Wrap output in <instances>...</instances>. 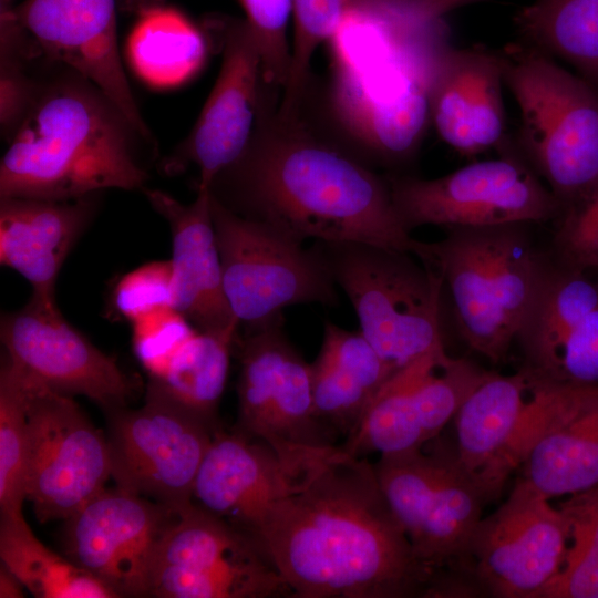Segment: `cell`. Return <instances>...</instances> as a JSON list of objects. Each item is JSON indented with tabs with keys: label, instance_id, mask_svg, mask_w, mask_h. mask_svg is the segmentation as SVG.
Segmentation results:
<instances>
[{
	"label": "cell",
	"instance_id": "6da1fadb",
	"mask_svg": "<svg viewBox=\"0 0 598 598\" xmlns=\"http://www.w3.org/2000/svg\"><path fill=\"white\" fill-rule=\"evenodd\" d=\"M255 537L296 598L425 597L417 559L374 464L333 445L275 504Z\"/></svg>",
	"mask_w": 598,
	"mask_h": 598
},
{
	"label": "cell",
	"instance_id": "7a4b0ae2",
	"mask_svg": "<svg viewBox=\"0 0 598 598\" xmlns=\"http://www.w3.org/2000/svg\"><path fill=\"white\" fill-rule=\"evenodd\" d=\"M265 112L240 157L213 181L225 207L303 244L358 241L413 252L385 177L315 137L298 116Z\"/></svg>",
	"mask_w": 598,
	"mask_h": 598
},
{
	"label": "cell",
	"instance_id": "3957f363",
	"mask_svg": "<svg viewBox=\"0 0 598 598\" xmlns=\"http://www.w3.org/2000/svg\"><path fill=\"white\" fill-rule=\"evenodd\" d=\"M328 43L340 126L378 163L410 162L431 121L436 68L452 47L444 17L423 0H347Z\"/></svg>",
	"mask_w": 598,
	"mask_h": 598
},
{
	"label": "cell",
	"instance_id": "277c9868",
	"mask_svg": "<svg viewBox=\"0 0 598 598\" xmlns=\"http://www.w3.org/2000/svg\"><path fill=\"white\" fill-rule=\"evenodd\" d=\"M155 150L100 86L45 58L37 97L0 162V198L143 192Z\"/></svg>",
	"mask_w": 598,
	"mask_h": 598
},
{
	"label": "cell",
	"instance_id": "5b68a950",
	"mask_svg": "<svg viewBox=\"0 0 598 598\" xmlns=\"http://www.w3.org/2000/svg\"><path fill=\"white\" fill-rule=\"evenodd\" d=\"M529 225L445 227L443 239L417 240L412 252L441 276L463 340L495 364L515 341L545 257Z\"/></svg>",
	"mask_w": 598,
	"mask_h": 598
},
{
	"label": "cell",
	"instance_id": "8992f818",
	"mask_svg": "<svg viewBox=\"0 0 598 598\" xmlns=\"http://www.w3.org/2000/svg\"><path fill=\"white\" fill-rule=\"evenodd\" d=\"M520 154L561 206L598 179V89L520 41L502 49Z\"/></svg>",
	"mask_w": 598,
	"mask_h": 598
},
{
	"label": "cell",
	"instance_id": "52a82bcc",
	"mask_svg": "<svg viewBox=\"0 0 598 598\" xmlns=\"http://www.w3.org/2000/svg\"><path fill=\"white\" fill-rule=\"evenodd\" d=\"M349 298L360 332L393 372L444 348L439 272L408 251L358 241L312 245Z\"/></svg>",
	"mask_w": 598,
	"mask_h": 598
},
{
	"label": "cell",
	"instance_id": "ba28073f",
	"mask_svg": "<svg viewBox=\"0 0 598 598\" xmlns=\"http://www.w3.org/2000/svg\"><path fill=\"white\" fill-rule=\"evenodd\" d=\"M374 468L386 502L432 577L443 571L470 575L467 550L486 501L461 465L455 445L439 435L419 450L380 456Z\"/></svg>",
	"mask_w": 598,
	"mask_h": 598
},
{
	"label": "cell",
	"instance_id": "9c48e42d",
	"mask_svg": "<svg viewBox=\"0 0 598 598\" xmlns=\"http://www.w3.org/2000/svg\"><path fill=\"white\" fill-rule=\"evenodd\" d=\"M234 348L240 364L235 431L266 443L300 468L334 445L315 411L310 364L289 342L282 315L239 326Z\"/></svg>",
	"mask_w": 598,
	"mask_h": 598
},
{
	"label": "cell",
	"instance_id": "30bf717a",
	"mask_svg": "<svg viewBox=\"0 0 598 598\" xmlns=\"http://www.w3.org/2000/svg\"><path fill=\"white\" fill-rule=\"evenodd\" d=\"M292 597L259 540L197 503L174 509L153 559L150 597Z\"/></svg>",
	"mask_w": 598,
	"mask_h": 598
},
{
	"label": "cell",
	"instance_id": "8fae6325",
	"mask_svg": "<svg viewBox=\"0 0 598 598\" xmlns=\"http://www.w3.org/2000/svg\"><path fill=\"white\" fill-rule=\"evenodd\" d=\"M228 303L239 326H255L298 303L338 305L337 285L318 250L245 218L210 194Z\"/></svg>",
	"mask_w": 598,
	"mask_h": 598
},
{
	"label": "cell",
	"instance_id": "7c38bea8",
	"mask_svg": "<svg viewBox=\"0 0 598 598\" xmlns=\"http://www.w3.org/2000/svg\"><path fill=\"white\" fill-rule=\"evenodd\" d=\"M501 152L437 178L385 176L404 228L554 221L560 212L555 195L508 143Z\"/></svg>",
	"mask_w": 598,
	"mask_h": 598
},
{
	"label": "cell",
	"instance_id": "4fadbf2b",
	"mask_svg": "<svg viewBox=\"0 0 598 598\" xmlns=\"http://www.w3.org/2000/svg\"><path fill=\"white\" fill-rule=\"evenodd\" d=\"M106 413L116 486L173 509L190 504L216 425L151 379L141 408L125 405Z\"/></svg>",
	"mask_w": 598,
	"mask_h": 598
},
{
	"label": "cell",
	"instance_id": "5bb4252c",
	"mask_svg": "<svg viewBox=\"0 0 598 598\" xmlns=\"http://www.w3.org/2000/svg\"><path fill=\"white\" fill-rule=\"evenodd\" d=\"M20 371L29 430L27 501L40 523L65 520L105 488L111 477L107 439L72 396Z\"/></svg>",
	"mask_w": 598,
	"mask_h": 598
},
{
	"label": "cell",
	"instance_id": "9a60e30c",
	"mask_svg": "<svg viewBox=\"0 0 598 598\" xmlns=\"http://www.w3.org/2000/svg\"><path fill=\"white\" fill-rule=\"evenodd\" d=\"M568 543L560 508L517 478L507 499L477 524L468 570L482 596L542 598L564 565Z\"/></svg>",
	"mask_w": 598,
	"mask_h": 598
},
{
	"label": "cell",
	"instance_id": "2e32d148",
	"mask_svg": "<svg viewBox=\"0 0 598 598\" xmlns=\"http://www.w3.org/2000/svg\"><path fill=\"white\" fill-rule=\"evenodd\" d=\"M486 370L434 350L395 371L373 396L340 448L352 456L391 455L439 436Z\"/></svg>",
	"mask_w": 598,
	"mask_h": 598
},
{
	"label": "cell",
	"instance_id": "e0dca14e",
	"mask_svg": "<svg viewBox=\"0 0 598 598\" xmlns=\"http://www.w3.org/2000/svg\"><path fill=\"white\" fill-rule=\"evenodd\" d=\"M206 25L220 43V70L192 131L161 163L171 175L194 166L197 190L209 188L246 150L264 86L259 48L245 19L215 17Z\"/></svg>",
	"mask_w": 598,
	"mask_h": 598
},
{
	"label": "cell",
	"instance_id": "ac0fdd59",
	"mask_svg": "<svg viewBox=\"0 0 598 598\" xmlns=\"http://www.w3.org/2000/svg\"><path fill=\"white\" fill-rule=\"evenodd\" d=\"M556 386L525 367L508 375L487 371L460 406L453 417L457 458L486 503L518 468Z\"/></svg>",
	"mask_w": 598,
	"mask_h": 598
},
{
	"label": "cell",
	"instance_id": "d6986e66",
	"mask_svg": "<svg viewBox=\"0 0 598 598\" xmlns=\"http://www.w3.org/2000/svg\"><path fill=\"white\" fill-rule=\"evenodd\" d=\"M515 341L544 381L598 386V281L545 255Z\"/></svg>",
	"mask_w": 598,
	"mask_h": 598
},
{
	"label": "cell",
	"instance_id": "ffe728a7",
	"mask_svg": "<svg viewBox=\"0 0 598 598\" xmlns=\"http://www.w3.org/2000/svg\"><path fill=\"white\" fill-rule=\"evenodd\" d=\"M6 355L28 377L65 395H84L105 411L125 406L136 385L116 360L72 327L55 301L34 297L1 317Z\"/></svg>",
	"mask_w": 598,
	"mask_h": 598
},
{
	"label": "cell",
	"instance_id": "44dd1931",
	"mask_svg": "<svg viewBox=\"0 0 598 598\" xmlns=\"http://www.w3.org/2000/svg\"><path fill=\"white\" fill-rule=\"evenodd\" d=\"M174 509L104 488L65 519L66 557L117 597H150L153 559Z\"/></svg>",
	"mask_w": 598,
	"mask_h": 598
},
{
	"label": "cell",
	"instance_id": "7402d4cb",
	"mask_svg": "<svg viewBox=\"0 0 598 598\" xmlns=\"http://www.w3.org/2000/svg\"><path fill=\"white\" fill-rule=\"evenodd\" d=\"M12 13L47 59L94 82L143 133L152 135L121 61L116 0H24Z\"/></svg>",
	"mask_w": 598,
	"mask_h": 598
},
{
	"label": "cell",
	"instance_id": "603a6c76",
	"mask_svg": "<svg viewBox=\"0 0 598 598\" xmlns=\"http://www.w3.org/2000/svg\"><path fill=\"white\" fill-rule=\"evenodd\" d=\"M503 84L502 49L450 47L430 91L431 122L441 140L467 157L502 150L508 143Z\"/></svg>",
	"mask_w": 598,
	"mask_h": 598
},
{
	"label": "cell",
	"instance_id": "cb8c5ba5",
	"mask_svg": "<svg viewBox=\"0 0 598 598\" xmlns=\"http://www.w3.org/2000/svg\"><path fill=\"white\" fill-rule=\"evenodd\" d=\"M307 468L283 462L261 441L217 431L198 470L193 499L255 536L270 508L295 489Z\"/></svg>",
	"mask_w": 598,
	"mask_h": 598
},
{
	"label": "cell",
	"instance_id": "d4e9b609",
	"mask_svg": "<svg viewBox=\"0 0 598 598\" xmlns=\"http://www.w3.org/2000/svg\"><path fill=\"white\" fill-rule=\"evenodd\" d=\"M143 193L169 226L174 308L198 331L239 328L225 295L209 188L198 189L190 204L159 189Z\"/></svg>",
	"mask_w": 598,
	"mask_h": 598
},
{
	"label": "cell",
	"instance_id": "484cf974",
	"mask_svg": "<svg viewBox=\"0 0 598 598\" xmlns=\"http://www.w3.org/2000/svg\"><path fill=\"white\" fill-rule=\"evenodd\" d=\"M518 468L549 499L598 485V386L556 388Z\"/></svg>",
	"mask_w": 598,
	"mask_h": 598
},
{
	"label": "cell",
	"instance_id": "4316f807",
	"mask_svg": "<svg viewBox=\"0 0 598 598\" xmlns=\"http://www.w3.org/2000/svg\"><path fill=\"white\" fill-rule=\"evenodd\" d=\"M99 194L68 200L0 198V262L31 286V297L55 301L68 255L92 221Z\"/></svg>",
	"mask_w": 598,
	"mask_h": 598
},
{
	"label": "cell",
	"instance_id": "83f0119b",
	"mask_svg": "<svg viewBox=\"0 0 598 598\" xmlns=\"http://www.w3.org/2000/svg\"><path fill=\"white\" fill-rule=\"evenodd\" d=\"M310 372L317 417L331 432L346 436L394 373L360 330L349 331L329 321Z\"/></svg>",
	"mask_w": 598,
	"mask_h": 598
},
{
	"label": "cell",
	"instance_id": "f1b7e54d",
	"mask_svg": "<svg viewBox=\"0 0 598 598\" xmlns=\"http://www.w3.org/2000/svg\"><path fill=\"white\" fill-rule=\"evenodd\" d=\"M515 24L520 42L571 65L598 89V0H534Z\"/></svg>",
	"mask_w": 598,
	"mask_h": 598
},
{
	"label": "cell",
	"instance_id": "f546056e",
	"mask_svg": "<svg viewBox=\"0 0 598 598\" xmlns=\"http://www.w3.org/2000/svg\"><path fill=\"white\" fill-rule=\"evenodd\" d=\"M0 558L38 598H116L97 578L33 534L24 517H0Z\"/></svg>",
	"mask_w": 598,
	"mask_h": 598
},
{
	"label": "cell",
	"instance_id": "4dcf8cb0",
	"mask_svg": "<svg viewBox=\"0 0 598 598\" xmlns=\"http://www.w3.org/2000/svg\"><path fill=\"white\" fill-rule=\"evenodd\" d=\"M207 38L183 13L163 6L140 14L130 42L133 61L156 84L179 83L202 66Z\"/></svg>",
	"mask_w": 598,
	"mask_h": 598
},
{
	"label": "cell",
	"instance_id": "1f68e13d",
	"mask_svg": "<svg viewBox=\"0 0 598 598\" xmlns=\"http://www.w3.org/2000/svg\"><path fill=\"white\" fill-rule=\"evenodd\" d=\"M237 329L197 331L161 378H150L174 399L215 424Z\"/></svg>",
	"mask_w": 598,
	"mask_h": 598
},
{
	"label": "cell",
	"instance_id": "d6a6232c",
	"mask_svg": "<svg viewBox=\"0 0 598 598\" xmlns=\"http://www.w3.org/2000/svg\"><path fill=\"white\" fill-rule=\"evenodd\" d=\"M28 450L24 378L4 354L0 370V517H23Z\"/></svg>",
	"mask_w": 598,
	"mask_h": 598
},
{
	"label": "cell",
	"instance_id": "836d02e7",
	"mask_svg": "<svg viewBox=\"0 0 598 598\" xmlns=\"http://www.w3.org/2000/svg\"><path fill=\"white\" fill-rule=\"evenodd\" d=\"M12 9L0 10V126L7 143L37 97L45 62Z\"/></svg>",
	"mask_w": 598,
	"mask_h": 598
},
{
	"label": "cell",
	"instance_id": "e575fe53",
	"mask_svg": "<svg viewBox=\"0 0 598 598\" xmlns=\"http://www.w3.org/2000/svg\"><path fill=\"white\" fill-rule=\"evenodd\" d=\"M557 506L568 524V549L542 598H598V485Z\"/></svg>",
	"mask_w": 598,
	"mask_h": 598
},
{
	"label": "cell",
	"instance_id": "d590c367",
	"mask_svg": "<svg viewBox=\"0 0 598 598\" xmlns=\"http://www.w3.org/2000/svg\"><path fill=\"white\" fill-rule=\"evenodd\" d=\"M553 223L551 258L569 269L598 272V179L561 206Z\"/></svg>",
	"mask_w": 598,
	"mask_h": 598
},
{
	"label": "cell",
	"instance_id": "8d00e7d4",
	"mask_svg": "<svg viewBox=\"0 0 598 598\" xmlns=\"http://www.w3.org/2000/svg\"><path fill=\"white\" fill-rule=\"evenodd\" d=\"M238 1L259 48L264 85L271 91L283 90L290 65L291 47L287 30L293 0Z\"/></svg>",
	"mask_w": 598,
	"mask_h": 598
},
{
	"label": "cell",
	"instance_id": "74e56055",
	"mask_svg": "<svg viewBox=\"0 0 598 598\" xmlns=\"http://www.w3.org/2000/svg\"><path fill=\"white\" fill-rule=\"evenodd\" d=\"M133 350L150 378H161L185 343L198 331L173 307L148 312L134 321Z\"/></svg>",
	"mask_w": 598,
	"mask_h": 598
},
{
	"label": "cell",
	"instance_id": "f35d334b",
	"mask_svg": "<svg viewBox=\"0 0 598 598\" xmlns=\"http://www.w3.org/2000/svg\"><path fill=\"white\" fill-rule=\"evenodd\" d=\"M113 308L130 320L162 308H174L171 259L144 264L120 278L112 295Z\"/></svg>",
	"mask_w": 598,
	"mask_h": 598
},
{
	"label": "cell",
	"instance_id": "ab89813d",
	"mask_svg": "<svg viewBox=\"0 0 598 598\" xmlns=\"http://www.w3.org/2000/svg\"><path fill=\"white\" fill-rule=\"evenodd\" d=\"M347 0H293V40L290 76L301 81L309 76L316 50L328 42L338 27Z\"/></svg>",
	"mask_w": 598,
	"mask_h": 598
},
{
	"label": "cell",
	"instance_id": "60d3db41",
	"mask_svg": "<svg viewBox=\"0 0 598 598\" xmlns=\"http://www.w3.org/2000/svg\"><path fill=\"white\" fill-rule=\"evenodd\" d=\"M25 587L21 580L2 563L0 565V598L24 597Z\"/></svg>",
	"mask_w": 598,
	"mask_h": 598
},
{
	"label": "cell",
	"instance_id": "b9f144b4",
	"mask_svg": "<svg viewBox=\"0 0 598 598\" xmlns=\"http://www.w3.org/2000/svg\"><path fill=\"white\" fill-rule=\"evenodd\" d=\"M164 0H118L120 9L126 13L142 14L145 11L161 7Z\"/></svg>",
	"mask_w": 598,
	"mask_h": 598
},
{
	"label": "cell",
	"instance_id": "7bdbcfd3",
	"mask_svg": "<svg viewBox=\"0 0 598 598\" xmlns=\"http://www.w3.org/2000/svg\"><path fill=\"white\" fill-rule=\"evenodd\" d=\"M13 0H0V10L13 8Z\"/></svg>",
	"mask_w": 598,
	"mask_h": 598
}]
</instances>
